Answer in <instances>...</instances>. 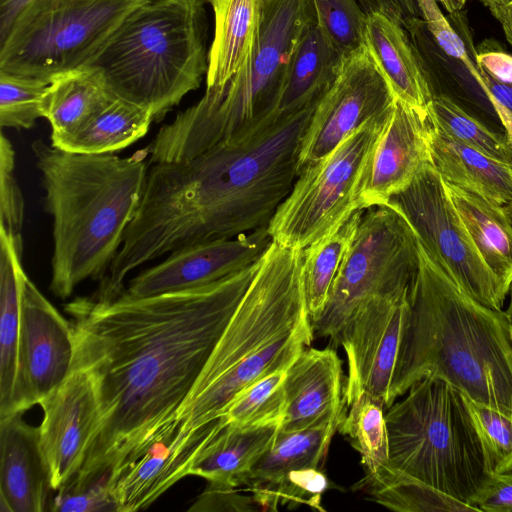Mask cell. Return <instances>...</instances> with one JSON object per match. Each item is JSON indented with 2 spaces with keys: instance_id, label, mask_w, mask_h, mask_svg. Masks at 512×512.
<instances>
[{
  "instance_id": "obj_1",
  "label": "cell",
  "mask_w": 512,
  "mask_h": 512,
  "mask_svg": "<svg viewBox=\"0 0 512 512\" xmlns=\"http://www.w3.org/2000/svg\"><path fill=\"white\" fill-rule=\"evenodd\" d=\"M263 259V258H262ZM217 282L143 298H76L72 369L90 377L100 420L75 474L111 471L176 420L261 261Z\"/></svg>"
},
{
  "instance_id": "obj_2",
  "label": "cell",
  "mask_w": 512,
  "mask_h": 512,
  "mask_svg": "<svg viewBox=\"0 0 512 512\" xmlns=\"http://www.w3.org/2000/svg\"><path fill=\"white\" fill-rule=\"evenodd\" d=\"M316 107L276 112L193 158L152 164L108 284L123 287L133 270L180 248L268 226L298 177Z\"/></svg>"
},
{
  "instance_id": "obj_3",
  "label": "cell",
  "mask_w": 512,
  "mask_h": 512,
  "mask_svg": "<svg viewBox=\"0 0 512 512\" xmlns=\"http://www.w3.org/2000/svg\"><path fill=\"white\" fill-rule=\"evenodd\" d=\"M418 248L419 269L409 294L391 404L416 382L438 377L512 419V340L506 312L472 298L419 240Z\"/></svg>"
},
{
  "instance_id": "obj_4",
  "label": "cell",
  "mask_w": 512,
  "mask_h": 512,
  "mask_svg": "<svg viewBox=\"0 0 512 512\" xmlns=\"http://www.w3.org/2000/svg\"><path fill=\"white\" fill-rule=\"evenodd\" d=\"M52 217L50 291L67 299L88 278L102 279L139 207L147 148L129 157L31 145Z\"/></svg>"
},
{
  "instance_id": "obj_5",
  "label": "cell",
  "mask_w": 512,
  "mask_h": 512,
  "mask_svg": "<svg viewBox=\"0 0 512 512\" xmlns=\"http://www.w3.org/2000/svg\"><path fill=\"white\" fill-rule=\"evenodd\" d=\"M314 334L303 249L273 242L177 419L188 431L217 421L253 383L287 370Z\"/></svg>"
},
{
  "instance_id": "obj_6",
  "label": "cell",
  "mask_w": 512,
  "mask_h": 512,
  "mask_svg": "<svg viewBox=\"0 0 512 512\" xmlns=\"http://www.w3.org/2000/svg\"><path fill=\"white\" fill-rule=\"evenodd\" d=\"M315 20L312 0H264L250 58L159 129L147 146L149 163L193 158L275 114L291 57Z\"/></svg>"
},
{
  "instance_id": "obj_7",
  "label": "cell",
  "mask_w": 512,
  "mask_h": 512,
  "mask_svg": "<svg viewBox=\"0 0 512 512\" xmlns=\"http://www.w3.org/2000/svg\"><path fill=\"white\" fill-rule=\"evenodd\" d=\"M207 27L203 0H153L91 65L113 99L151 110L158 122L206 77Z\"/></svg>"
},
{
  "instance_id": "obj_8",
  "label": "cell",
  "mask_w": 512,
  "mask_h": 512,
  "mask_svg": "<svg viewBox=\"0 0 512 512\" xmlns=\"http://www.w3.org/2000/svg\"><path fill=\"white\" fill-rule=\"evenodd\" d=\"M407 392L385 414L387 464L468 504L485 471L463 394L438 377H425Z\"/></svg>"
},
{
  "instance_id": "obj_9",
  "label": "cell",
  "mask_w": 512,
  "mask_h": 512,
  "mask_svg": "<svg viewBox=\"0 0 512 512\" xmlns=\"http://www.w3.org/2000/svg\"><path fill=\"white\" fill-rule=\"evenodd\" d=\"M153 0H30L0 37V72L51 83L91 65Z\"/></svg>"
},
{
  "instance_id": "obj_10",
  "label": "cell",
  "mask_w": 512,
  "mask_h": 512,
  "mask_svg": "<svg viewBox=\"0 0 512 512\" xmlns=\"http://www.w3.org/2000/svg\"><path fill=\"white\" fill-rule=\"evenodd\" d=\"M419 269L418 239L407 221L387 205L364 210L334 279L314 333L337 345L352 313L365 302L412 287Z\"/></svg>"
},
{
  "instance_id": "obj_11",
  "label": "cell",
  "mask_w": 512,
  "mask_h": 512,
  "mask_svg": "<svg viewBox=\"0 0 512 512\" xmlns=\"http://www.w3.org/2000/svg\"><path fill=\"white\" fill-rule=\"evenodd\" d=\"M392 112L369 121L328 155L299 171L292 190L268 224L274 243L304 249L359 209L364 171Z\"/></svg>"
},
{
  "instance_id": "obj_12",
  "label": "cell",
  "mask_w": 512,
  "mask_h": 512,
  "mask_svg": "<svg viewBox=\"0 0 512 512\" xmlns=\"http://www.w3.org/2000/svg\"><path fill=\"white\" fill-rule=\"evenodd\" d=\"M410 225L419 242L472 298L502 309L508 292L482 260L430 160L386 203Z\"/></svg>"
},
{
  "instance_id": "obj_13",
  "label": "cell",
  "mask_w": 512,
  "mask_h": 512,
  "mask_svg": "<svg viewBox=\"0 0 512 512\" xmlns=\"http://www.w3.org/2000/svg\"><path fill=\"white\" fill-rule=\"evenodd\" d=\"M395 101L390 83L366 45L346 56L304 133L298 174L304 166L328 155L369 121L390 114Z\"/></svg>"
},
{
  "instance_id": "obj_14",
  "label": "cell",
  "mask_w": 512,
  "mask_h": 512,
  "mask_svg": "<svg viewBox=\"0 0 512 512\" xmlns=\"http://www.w3.org/2000/svg\"><path fill=\"white\" fill-rule=\"evenodd\" d=\"M410 289L360 305L339 337L348 362L346 408L362 393L391 407L390 389L407 319Z\"/></svg>"
},
{
  "instance_id": "obj_15",
  "label": "cell",
  "mask_w": 512,
  "mask_h": 512,
  "mask_svg": "<svg viewBox=\"0 0 512 512\" xmlns=\"http://www.w3.org/2000/svg\"><path fill=\"white\" fill-rule=\"evenodd\" d=\"M222 430L220 419L190 431L176 419L130 452L111 473L118 512L146 509L190 475L193 464Z\"/></svg>"
},
{
  "instance_id": "obj_16",
  "label": "cell",
  "mask_w": 512,
  "mask_h": 512,
  "mask_svg": "<svg viewBox=\"0 0 512 512\" xmlns=\"http://www.w3.org/2000/svg\"><path fill=\"white\" fill-rule=\"evenodd\" d=\"M273 244L268 226L186 246L130 280L122 293L143 298L209 285L260 261Z\"/></svg>"
},
{
  "instance_id": "obj_17",
  "label": "cell",
  "mask_w": 512,
  "mask_h": 512,
  "mask_svg": "<svg viewBox=\"0 0 512 512\" xmlns=\"http://www.w3.org/2000/svg\"><path fill=\"white\" fill-rule=\"evenodd\" d=\"M20 277V365L28 405L39 404L72 370L74 330L26 275Z\"/></svg>"
},
{
  "instance_id": "obj_18",
  "label": "cell",
  "mask_w": 512,
  "mask_h": 512,
  "mask_svg": "<svg viewBox=\"0 0 512 512\" xmlns=\"http://www.w3.org/2000/svg\"><path fill=\"white\" fill-rule=\"evenodd\" d=\"M40 448L53 490H58L81 468L100 420L99 402L86 372L73 368L64 382L39 404Z\"/></svg>"
},
{
  "instance_id": "obj_19",
  "label": "cell",
  "mask_w": 512,
  "mask_h": 512,
  "mask_svg": "<svg viewBox=\"0 0 512 512\" xmlns=\"http://www.w3.org/2000/svg\"><path fill=\"white\" fill-rule=\"evenodd\" d=\"M429 127L427 110L396 99L389 122L364 171L359 188V209L384 205L430 160Z\"/></svg>"
},
{
  "instance_id": "obj_20",
  "label": "cell",
  "mask_w": 512,
  "mask_h": 512,
  "mask_svg": "<svg viewBox=\"0 0 512 512\" xmlns=\"http://www.w3.org/2000/svg\"><path fill=\"white\" fill-rule=\"evenodd\" d=\"M342 361L336 350L306 347L286 371L281 431L305 429L346 413Z\"/></svg>"
},
{
  "instance_id": "obj_21",
  "label": "cell",
  "mask_w": 512,
  "mask_h": 512,
  "mask_svg": "<svg viewBox=\"0 0 512 512\" xmlns=\"http://www.w3.org/2000/svg\"><path fill=\"white\" fill-rule=\"evenodd\" d=\"M0 450V511L48 510L53 489L39 428L27 424L22 413L0 419Z\"/></svg>"
},
{
  "instance_id": "obj_22",
  "label": "cell",
  "mask_w": 512,
  "mask_h": 512,
  "mask_svg": "<svg viewBox=\"0 0 512 512\" xmlns=\"http://www.w3.org/2000/svg\"><path fill=\"white\" fill-rule=\"evenodd\" d=\"M22 256L0 230V419L30 409L20 365Z\"/></svg>"
},
{
  "instance_id": "obj_23",
  "label": "cell",
  "mask_w": 512,
  "mask_h": 512,
  "mask_svg": "<svg viewBox=\"0 0 512 512\" xmlns=\"http://www.w3.org/2000/svg\"><path fill=\"white\" fill-rule=\"evenodd\" d=\"M366 16L365 45L390 83L396 99L427 110L433 92L408 32L382 13Z\"/></svg>"
},
{
  "instance_id": "obj_24",
  "label": "cell",
  "mask_w": 512,
  "mask_h": 512,
  "mask_svg": "<svg viewBox=\"0 0 512 512\" xmlns=\"http://www.w3.org/2000/svg\"><path fill=\"white\" fill-rule=\"evenodd\" d=\"M430 161L446 183L501 206L512 201V166L429 127Z\"/></svg>"
},
{
  "instance_id": "obj_25",
  "label": "cell",
  "mask_w": 512,
  "mask_h": 512,
  "mask_svg": "<svg viewBox=\"0 0 512 512\" xmlns=\"http://www.w3.org/2000/svg\"><path fill=\"white\" fill-rule=\"evenodd\" d=\"M214 14L206 88L223 85L250 58L257 42L264 0H203Z\"/></svg>"
},
{
  "instance_id": "obj_26",
  "label": "cell",
  "mask_w": 512,
  "mask_h": 512,
  "mask_svg": "<svg viewBox=\"0 0 512 512\" xmlns=\"http://www.w3.org/2000/svg\"><path fill=\"white\" fill-rule=\"evenodd\" d=\"M344 58L313 21L291 57L277 113L291 114L318 105L337 78Z\"/></svg>"
},
{
  "instance_id": "obj_27",
  "label": "cell",
  "mask_w": 512,
  "mask_h": 512,
  "mask_svg": "<svg viewBox=\"0 0 512 512\" xmlns=\"http://www.w3.org/2000/svg\"><path fill=\"white\" fill-rule=\"evenodd\" d=\"M279 425L226 427L193 464L190 475L210 483L245 486L259 459L270 449Z\"/></svg>"
},
{
  "instance_id": "obj_28",
  "label": "cell",
  "mask_w": 512,
  "mask_h": 512,
  "mask_svg": "<svg viewBox=\"0 0 512 512\" xmlns=\"http://www.w3.org/2000/svg\"><path fill=\"white\" fill-rule=\"evenodd\" d=\"M446 185L482 260L509 293L512 284V224L504 207L456 185Z\"/></svg>"
},
{
  "instance_id": "obj_29",
  "label": "cell",
  "mask_w": 512,
  "mask_h": 512,
  "mask_svg": "<svg viewBox=\"0 0 512 512\" xmlns=\"http://www.w3.org/2000/svg\"><path fill=\"white\" fill-rule=\"evenodd\" d=\"M112 100L100 72L92 65L54 78L41 107L42 117L51 125V142L80 129Z\"/></svg>"
},
{
  "instance_id": "obj_30",
  "label": "cell",
  "mask_w": 512,
  "mask_h": 512,
  "mask_svg": "<svg viewBox=\"0 0 512 512\" xmlns=\"http://www.w3.org/2000/svg\"><path fill=\"white\" fill-rule=\"evenodd\" d=\"M152 121L151 110L113 99L80 129L51 144L76 153H113L142 138Z\"/></svg>"
},
{
  "instance_id": "obj_31",
  "label": "cell",
  "mask_w": 512,
  "mask_h": 512,
  "mask_svg": "<svg viewBox=\"0 0 512 512\" xmlns=\"http://www.w3.org/2000/svg\"><path fill=\"white\" fill-rule=\"evenodd\" d=\"M345 414L301 430L278 429L272 446L255 464L245 486L273 481L295 469L322 468L332 437Z\"/></svg>"
},
{
  "instance_id": "obj_32",
  "label": "cell",
  "mask_w": 512,
  "mask_h": 512,
  "mask_svg": "<svg viewBox=\"0 0 512 512\" xmlns=\"http://www.w3.org/2000/svg\"><path fill=\"white\" fill-rule=\"evenodd\" d=\"M355 487L371 496L373 501L395 511H474L467 503L456 500L387 463L375 472H366Z\"/></svg>"
},
{
  "instance_id": "obj_33",
  "label": "cell",
  "mask_w": 512,
  "mask_h": 512,
  "mask_svg": "<svg viewBox=\"0 0 512 512\" xmlns=\"http://www.w3.org/2000/svg\"><path fill=\"white\" fill-rule=\"evenodd\" d=\"M364 210L353 211L336 229L303 249V277L307 307L317 321L328 302L334 279L354 239Z\"/></svg>"
},
{
  "instance_id": "obj_34",
  "label": "cell",
  "mask_w": 512,
  "mask_h": 512,
  "mask_svg": "<svg viewBox=\"0 0 512 512\" xmlns=\"http://www.w3.org/2000/svg\"><path fill=\"white\" fill-rule=\"evenodd\" d=\"M434 127L451 139L512 166V144L507 135L489 127L445 94H436L427 107Z\"/></svg>"
},
{
  "instance_id": "obj_35",
  "label": "cell",
  "mask_w": 512,
  "mask_h": 512,
  "mask_svg": "<svg viewBox=\"0 0 512 512\" xmlns=\"http://www.w3.org/2000/svg\"><path fill=\"white\" fill-rule=\"evenodd\" d=\"M347 409L337 431L347 436L359 452L366 472H375L389 460L384 403L369 393H362Z\"/></svg>"
},
{
  "instance_id": "obj_36",
  "label": "cell",
  "mask_w": 512,
  "mask_h": 512,
  "mask_svg": "<svg viewBox=\"0 0 512 512\" xmlns=\"http://www.w3.org/2000/svg\"><path fill=\"white\" fill-rule=\"evenodd\" d=\"M286 371L264 376L237 396L220 417L223 429L271 424L280 427L285 407Z\"/></svg>"
},
{
  "instance_id": "obj_37",
  "label": "cell",
  "mask_w": 512,
  "mask_h": 512,
  "mask_svg": "<svg viewBox=\"0 0 512 512\" xmlns=\"http://www.w3.org/2000/svg\"><path fill=\"white\" fill-rule=\"evenodd\" d=\"M329 487V481L322 468H302L287 472L283 476L248 487L260 510L277 511L279 505L296 508L307 505L324 511L321 499Z\"/></svg>"
},
{
  "instance_id": "obj_38",
  "label": "cell",
  "mask_w": 512,
  "mask_h": 512,
  "mask_svg": "<svg viewBox=\"0 0 512 512\" xmlns=\"http://www.w3.org/2000/svg\"><path fill=\"white\" fill-rule=\"evenodd\" d=\"M316 22L346 57L365 45L366 13L358 0H312Z\"/></svg>"
},
{
  "instance_id": "obj_39",
  "label": "cell",
  "mask_w": 512,
  "mask_h": 512,
  "mask_svg": "<svg viewBox=\"0 0 512 512\" xmlns=\"http://www.w3.org/2000/svg\"><path fill=\"white\" fill-rule=\"evenodd\" d=\"M464 400L481 443L485 474L512 470V419L466 396Z\"/></svg>"
},
{
  "instance_id": "obj_40",
  "label": "cell",
  "mask_w": 512,
  "mask_h": 512,
  "mask_svg": "<svg viewBox=\"0 0 512 512\" xmlns=\"http://www.w3.org/2000/svg\"><path fill=\"white\" fill-rule=\"evenodd\" d=\"M49 84L0 72L1 128H32L42 117V101Z\"/></svg>"
},
{
  "instance_id": "obj_41",
  "label": "cell",
  "mask_w": 512,
  "mask_h": 512,
  "mask_svg": "<svg viewBox=\"0 0 512 512\" xmlns=\"http://www.w3.org/2000/svg\"><path fill=\"white\" fill-rule=\"evenodd\" d=\"M112 472L87 477L73 476L62 485L51 499L49 510L61 512L115 511L118 507L111 494Z\"/></svg>"
},
{
  "instance_id": "obj_42",
  "label": "cell",
  "mask_w": 512,
  "mask_h": 512,
  "mask_svg": "<svg viewBox=\"0 0 512 512\" xmlns=\"http://www.w3.org/2000/svg\"><path fill=\"white\" fill-rule=\"evenodd\" d=\"M24 199L15 175V151L1 132L0 136V230L4 231L22 256Z\"/></svg>"
},
{
  "instance_id": "obj_43",
  "label": "cell",
  "mask_w": 512,
  "mask_h": 512,
  "mask_svg": "<svg viewBox=\"0 0 512 512\" xmlns=\"http://www.w3.org/2000/svg\"><path fill=\"white\" fill-rule=\"evenodd\" d=\"M468 504L474 511L512 512V470L486 473Z\"/></svg>"
},
{
  "instance_id": "obj_44",
  "label": "cell",
  "mask_w": 512,
  "mask_h": 512,
  "mask_svg": "<svg viewBox=\"0 0 512 512\" xmlns=\"http://www.w3.org/2000/svg\"><path fill=\"white\" fill-rule=\"evenodd\" d=\"M257 510L260 509L253 496L240 494L236 487L210 482L188 509V511L193 512H246Z\"/></svg>"
},
{
  "instance_id": "obj_45",
  "label": "cell",
  "mask_w": 512,
  "mask_h": 512,
  "mask_svg": "<svg viewBox=\"0 0 512 512\" xmlns=\"http://www.w3.org/2000/svg\"><path fill=\"white\" fill-rule=\"evenodd\" d=\"M366 14L379 12L404 28L414 19L421 18L415 0H358Z\"/></svg>"
},
{
  "instance_id": "obj_46",
  "label": "cell",
  "mask_w": 512,
  "mask_h": 512,
  "mask_svg": "<svg viewBox=\"0 0 512 512\" xmlns=\"http://www.w3.org/2000/svg\"><path fill=\"white\" fill-rule=\"evenodd\" d=\"M476 61L490 78L512 86V56L499 49L476 50Z\"/></svg>"
},
{
  "instance_id": "obj_47",
  "label": "cell",
  "mask_w": 512,
  "mask_h": 512,
  "mask_svg": "<svg viewBox=\"0 0 512 512\" xmlns=\"http://www.w3.org/2000/svg\"><path fill=\"white\" fill-rule=\"evenodd\" d=\"M500 23L504 35L512 46V0H479Z\"/></svg>"
},
{
  "instance_id": "obj_48",
  "label": "cell",
  "mask_w": 512,
  "mask_h": 512,
  "mask_svg": "<svg viewBox=\"0 0 512 512\" xmlns=\"http://www.w3.org/2000/svg\"><path fill=\"white\" fill-rule=\"evenodd\" d=\"M483 75L485 91L492 105L496 102L505 107L512 114V86L495 81L485 72Z\"/></svg>"
},
{
  "instance_id": "obj_49",
  "label": "cell",
  "mask_w": 512,
  "mask_h": 512,
  "mask_svg": "<svg viewBox=\"0 0 512 512\" xmlns=\"http://www.w3.org/2000/svg\"><path fill=\"white\" fill-rule=\"evenodd\" d=\"M30 0H0V37H2L16 15Z\"/></svg>"
},
{
  "instance_id": "obj_50",
  "label": "cell",
  "mask_w": 512,
  "mask_h": 512,
  "mask_svg": "<svg viewBox=\"0 0 512 512\" xmlns=\"http://www.w3.org/2000/svg\"><path fill=\"white\" fill-rule=\"evenodd\" d=\"M501 124L504 133L507 135L510 143L512 144V114L510 112H507L501 117ZM503 207L510 223L512 224V201Z\"/></svg>"
},
{
  "instance_id": "obj_51",
  "label": "cell",
  "mask_w": 512,
  "mask_h": 512,
  "mask_svg": "<svg viewBox=\"0 0 512 512\" xmlns=\"http://www.w3.org/2000/svg\"><path fill=\"white\" fill-rule=\"evenodd\" d=\"M467 0H445L442 4L449 14H455L462 10Z\"/></svg>"
},
{
  "instance_id": "obj_52",
  "label": "cell",
  "mask_w": 512,
  "mask_h": 512,
  "mask_svg": "<svg viewBox=\"0 0 512 512\" xmlns=\"http://www.w3.org/2000/svg\"><path fill=\"white\" fill-rule=\"evenodd\" d=\"M509 293H510V302H509L508 308L506 309L505 312H506V315L508 318L510 336H511V340H512V284L510 286Z\"/></svg>"
},
{
  "instance_id": "obj_53",
  "label": "cell",
  "mask_w": 512,
  "mask_h": 512,
  "mask_svg": "<svg viewBox=\"0 0 512 512\" xmlns=\"http://www.w3.org/2000/svg\"><path fill=\"white\" fill-rule=\"evenodd\" d=\"M434 1H440L441 4H443L445 2V0H434Z\"/></svg>"
}]
</instances>
